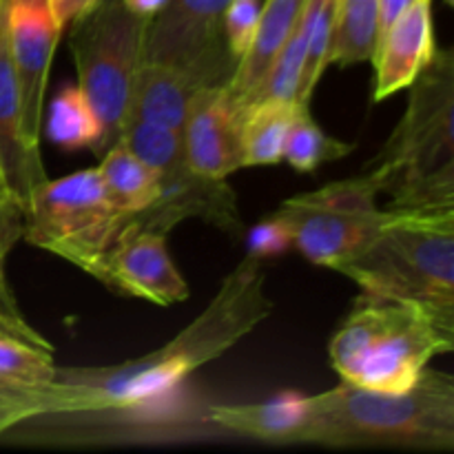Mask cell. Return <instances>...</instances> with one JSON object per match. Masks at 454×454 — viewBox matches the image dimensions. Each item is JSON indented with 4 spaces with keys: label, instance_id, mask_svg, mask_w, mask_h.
Segmentation results:
<instances>
[{
    "label": "cell",
    "instance_id": "cell-1",
    "mask_svg": "<svg viewBox=\"0 0 454 454\" xmlns=\"http://www.w3.org/2000/svg\"><path fill=\"white\" fill-rule=\"evenodd\" d=\"M273 310L260 257L247 253L211 304L162 348L115 366L58 368V381L78 393V412L133 408L160 397L233 348Z\"/></svg>",
    "mask_w": 454,
    "mask_h": 454
},
{
    "label": "cell",
    "instance_id": "cell-2",
    "mask_svg": "<svg viewBox=\"0 0 454 454\" xmlns=\"http://www.w3.org/2000/svg\"><path fill=\"white\" fill-rule=\"evenodd\" d=\"M304 443L326 448H402L454 450V377L426 368L399 393L341 381L309 397Z\"/></svg>",
    "mask_w": 454,
    "mask_h": 454
},
{
    "label": "cell",
    "instance_id": "cell-3",
    "mask_svg": "<svg viewBox=\"0 0 454 454\" xmlns=\"http://www.w3.org/2000/svg\"><path fill=\"white\" fill-rule=\"evenodd\" d=\"M403 118L372 173L388 211H454V53L437 49L411 84Z\"/></svg>",
    "mask_w": 454,
    "mask_h": 454
},
{
    "label": "cell",
    "instance_id": "cell-4",
    "mask_svg": "<svg viewBox=\"0 0 454 454\" xmlns=\"http://www.w3.org/2000/svg\"><path fill=\"white\" fill-rule=\"evenodd\" d=\"M375 238L337 273L362 295L406 301L454 335V211H388Z\"/></svg>",
    "mask_w": 454,
    "mask_h": 454
},
{
    "label": "cell",
    "instance_id": "cell-5",
    "mask_svg": "<svg viewBox=\"0 0 454 454\" xmlns=\"http://www.w3.org/2000/svg\"><path fill=\"white\" fill-rule=\"evenodd\" d=\"M452 348L454 335L417 306L362 295L333 335L328 357L341 381L399 393Z\"/></svg>",
    "mask_w": 454,
    "mask_h": 454
},
{
    "label": "cell",
    "instance_id": "cell-6",
    "mask_svg": "<svg viewBox=\"0 0 454 454\" xmlns=\"http://www.w3.org/2000/svg\"><path fill=\"white\" fill-rule=\"evenodd\" d=\"M149 18L129 12L122 0H100L87 16L75 20L69 47L78 69L80 91L100 122V158L118 142L129 115L133 78L145 60Z\"/></svg>",
    "mask_w": 454,
    "mask_h": 454
},
{
    "label": "cell",
    "instance_id": "cell-7",
    "mask_svg": "<svg viewBox=\"0 0 454 454\" xmlns=\"http://www.w3.org/2000/svg\"><path fill=\"white\" fill-rule=\"evenodd\" d=\"M127 220L106 198L98 167L80 168L58 180L47 177L34 191L22 239L96 278Z\"/></svg>",
    "mask_w": 454,
    "mask_h": 454
},
{
    "label": "cell",
    "instance_id": "cell-8",
    "mask_svg": "<svg viewBox=\"0 0 454 454\" xmlns=\"http://www.w3.org/2000/svg\"><path fill=\"white\" fill-rule=\"evenodd\" d=\"M120 142L145 160L160 182V198L149 211L129 217V224L168 233L186 217H200L229 235L244 231L238 198L226 180H211L191 168L180 133L145 120H127Z\"/></svg>",
    "mask_w": 454,
    "mask_h": 454
},
{
    "label": "cell",
    "instance_id": "cell-9",
    "mask_svg": "<svg viewBox=\"0 0 454 454\" xmlns=\"http://www.w3.org/2000/svg\"><path fill=\"white\" fill-rule=\"evenodd\" d=\"M380 184L364 171L350 180L331 182L295 195L273 213L291 231L293 247L315 266L340 270L353 260L388 220L380 207Z\"/></svg>",
    "mask_w": 454,
    "mask_h": 454
},
{
    "label": "cell",
    "instance_id": "cell-10",
    "mask_svg": "<svg viewBox=\"0 0 454 454\" xmlns=\"http://www.w3.org/2000/svg\"><path fill=\"white\" fill-rule=\"evenodd\" d=\"M231 0H168L151 18L145 60L184 67H211L231 80L235 60L224 43L222 18Z\"/></svg>",
    "mask_w": 454,
    "mask_h": 454
},
{
    "label": "cell",
    "instance_id": "cell-11",
    "mask_svg": "<svg viewBox=\"0 0 454 454\" xmlns=\"http://www.w3.org/2000/svg\"><path fill=\"white\" fill-rule=\"evenodd\" d=\"M7 43L20 96L22 131L34 149H40L44 122V91L56 44L62 29L53 20L47 0H7L4 3Z\"/></svg>",
    "mask_w": 454,
    "mask_h": 454
},
{
    "label": "cell",
    "instance_id": "cell-12",
    "mask_svg": "<svg viewBox=\"0 0 454 454\" xmlns=\"http://www.w3.org/2000/svg\"><path fill=\"white\" fill-rule=\"evenodd\" d=\"M120 295L171 306L189 297V284L167 251V233L124 224L114 247L102 257L96 275Z\"/></svg>",
    "mask_w": 454,
    "mask_h": 454
},
{
    "label": "cell",
    "instance_id": "cell-13",
    "mask_svg": "<svg viewBox=\"0 0 454 454\" xmlns=\"http://www.w3.org/2000/svg\"><path fill=\"white\" fill-rule=\"evenodd\" d=\"M182 149L195 173L211 180H226L244 168L239 111L226 84H211L195 93L182 124Z\"/></svg>",
    "mask_w": 454,
    "mask_h": 454
},
{
    "label": "cell",
    "instance_id": "cell-14",
    "mask_svg": "<svg viewBox=\"0 0 454 454\" xmlns=\"http://www.w3.org/2000/svg\"><path fill=\"white\" fill-rule=\"evenodd\" d=\"M4 3L7 0H3L0 7V177L4 193L27 211L34 191L47 180V168L40 149H34L22 131L20 96L9 56Z\"/></svg>",
    "mask_w": 454,
    "mask_h": 454
},
{
    "label": "cell",
    "instance_id": "cell-15",
    "mask_svg": "<svg viewBox=\"0 0 454 454\" xmlns=\"http://www.w3.org/2000/svg\"><path fill=\"white\" fill-rule=\"evenodd\" d=\"M437 51L433 27V0H412L388 29L380 35L372 65H375V98L386 100L408 89L426 69Z\"/></svg>",
    "mask_w": 454,
    "mask_h": 454
},
{
    "label": "cell",
    "instance_id": "cell-16",
    "mask_svg": "<svg viewBox=\"0 0 454 454\" xmlns=\"http://www.w3.org/2000/svg\"><path fill=\"white\" fill-rule=\"evenodd\" d=\"M226 82L229 78L211 67L142 60L133 78L127 120H145L180 133L195 93L211 84Z\"/></svg>",
    "mask_w": 454,
    "mask_h": 454
},
{
    "label": "cell",
    "instance_id": "cell-17",
    "mask_svg": "<svg viewBox=\"0 0 454 454\" xmlns=\"http://www.w3.org/2000/svg\"><path fill=\"white\" fill-rule=\"evenodd\" d=\"M208 419L242 437L279 443V446H295L304 443L310 406L306 395L282 393L269 402L211 406Z\"/></svg>",
    "mask_w": 454,
    "mask_h": 454
},
{
    "label": "cell",
    "instance_id": "cell-18",
    "mask_svg": "<svg viewBox=\"0 0 454 454\" xmlns=\"http://www.w3.org/2000/svg\"><path fill=\"white\" fill-rule=\"evenodd\" d=\"M304 4L306 0H264L262 3L260 22H257L251 47L239 58L233 75L226 82V91L238 111L264 78L286 40L291 38L301 12H304Z\"/></svg>",
    "mask_w": 454,
    "mask_h": 454
},
{
    "label": "cell",
    "instance_id": "cell-19",
    "mask_svg": "<svg viewBox=\"0 0 454 454\" xmlns=\"http://www.w3.org/2000/svg\"><path fill=\"white\" fill-rule=\"evenodd\" d=\"M98 173L105 184L106 198L124 217L145 213L158 202V173L137 158L124 142H114L100 155Z\"/></svg>",
    "mask_w": 454,
    "mask_h": 454
},
{
    "label": "cell",
    "instance_id": "cell-20",
    "mask_svg": "<svg viewBox=\"0 0 454 454\" xmlns=\"http://www.w3.org/2000/svg\"><path fill=\"white\" fill-rule=\"evenodd\" d=\"M297 102L266 100L239 111L244 168L269 167L284 160L288 129L295 118Z\"/></svg>",
    "mask_w": 454,
    "mask_h": 454
},
{
    "label": "cell",
    "instance_id": "cell-21",
    "mask_svg": "<svg viewBox=\"0 0 454 454\" xmlns=\"http://www.w3.org/2000/svg\"><path fill=\"white\" fill-rule=\"evenodd\" d=\"M53 346L43 335H27L0 322V380L27 388L56 384Z\"/></svg>",
    "mask_w": 454,
    "mask_h": 454
},
{
    "label": "cell",
    "instance_id": "cell-22",
    "mask_svg": "<svg viewBox=\"0 0 454 454\" xmlns=\"http://www.w3.org/2000/svg\"><path fill=\"white\" fill-rule=\"evenodd\" d=\"M380 43V0H337L328 65L371 62Z\"/></svg>",
    "mask_w": 454,
    "mask_h": 454
},
{
    "label": "cell",
    "instance_id": "cell-23",
    "mask_svg": "<svg viewBox=\"0 0 454 454\" xmlns=\"http://www.w3.org/2000/svg\"><path fill=\"white\" fill-rule=\"evenodd\" d=\"M78 393L69 384H56L47 388H27L0 380V434L35 417L75 415Z\"/></svg>",
    "mask_w": 454,
    "mask_h": 454
},
{
    "label": "cell",
    "instance_id": "cell-24",
    "mask_svg": "<svg viewBox=\"0 0 454 454\" xmlns=\"http://www.w3.org/2000/svg\"><path fill=\"white\" fill-rule=\"evenodd\" d=\"M47 136L60 149H96L100 142V122L80 87H65L49 105Z\"/></svg>",
    "mask_w": 454,
    "mask_h": 454
},
{
    "label": "cell",
    "instance_id": "cell-25",
    "mask_svg": "<svg viewBox=\"0 0 454 454\" xmlns=\"http://www.w3.org/2000/svg\"><path fill=\"white\" fill-rule=\"evenodd\" d=\"M355 146L344 140L328 136L310 115V105H297L295 118L288 129L286 145H284V160L300 173L317 171L322 164L341 160Z\"/></svg>",
    "mask_w": 454,
    "mask_h": 454
},
{
    "label": "cell",
    "instance_id": "cell-26",
    "mask_svg": "<svg viewBox=\"0 0 454 454\" xmlns=\"http://www.w3.org/2000/svg\"><path fill=\"white\" fill-rule=\"evenodd\" d=\"M335 3L337 0H306L304 27H306V53L301 67L300 87H297V105H310L319 78L328 67V51L333 43V27H335Z\"/></svg>",
    "mask_w": 454,
    "mask_h": 454
},
{
    "label": "cell",
    "instance_id": "cell-27",
    "mask_svg": "<svg viewBox=\"0 0 454 454\" xmlns=\"http://www.w3.org/2000/svg\"><path fill=\"white\" fill-rule=\"evenodd\" d=\"M262 0H231L224 9L222 18V31H224V43L229 47L231 56L235 60L247 53L251 47L253 35H255L257 22H260Z\"/></svg>",
    "mask_w": 454,
    "mask_h": 454
},
{
    "label": "cell",
    "instance_id": "cell-28",
    "mask_svg": "<svg viewBox=\"0 0 454 454\" xmlns=\"http://www.w3.org/2000/svg\"><path fill=\"white\" fill-rule=\"evenodd\" d=\"M293 247L291 231L286 229L279 217L269 215L266 220L257 222L248 233V253L260 260L266 257H278Z\"/></svg>",
    "mask_w": 454,
    "mask_h": 454
},
{
    "label": "cell",
    "instance_id": "cell-29",
    "mask_svg": "<svg viewBox=\"0 0 454 454\" xmlns=\"http://www.w3.org/2000/svg\"><path fill=\"white\" fill-rule=\"evenodd\" d=\"M25 238V211L7 193H0V260Z\"/></svg>",
    "mask_w": 454,
    "mask_h": 454
},
{
    "label": "cell",
    "instance_id": "cell-30",
    "mask_svg": "<svg viewBox=\"0 0 454 454\" xmlns=\"http://www.w3.org/2000/svg\"><path fill=\"white\" fill-rule=\"evenodd\" d=\"M0 322L9 324L16 331L27 333V335H40L34 326L25 319L20 306H18L16 297H13L12 286L7 282V275H4V262L0 260Z\"/></svg>",
    "mask_w": 454,
    "mask_h": 454
},
{
    "label": "cell",
    "instance_id": "cell-31",
    "mask_svg": "<svg viewBox=\"0 0 454 454\" xmlns=\"http://www.w3.org/2000/svg\"><path fill=\"white\" fill-rule=\"evenodd\" d=\"M100 0H47V7L51 12L53 20L62 31L74 25L82 16H87Z\"/></svg>",
    "mask_w": 454,
    "mask_h": 454
},
{
    "label": "cell",
    "instance_id": "cell-32",
    "mask_svg": "<svg viewBox=\"0 0 454 454\" xmlns=\"http://www.w3.org/2000/svg\"><path fill=\"white\" fill-rule=\"evenodd\" d=\"M168 0H122L124 7L131 13L140 18H155L164 7H167Z\"/></svg>",
    "mask_w": 454,
    "mask_h": 454
},
{
    "label": "cell",
    "instance_id": "cell-33",
    "mask_svg": "<svg viewBox=\"0 0 454 454\" xmlns=\"http://www.w3.org/2000/svg\"><path fill=\"white\" fill-rule=\"evenodd\" d=\"M411 3L412 0H380V35Z\"/></svg>",
    "mask_w": 454,
    "mask_h": 454
},
{
    "label": "cell",
    "instance_id": "cell-34",
    "mask_svg": "<svg viewBox=\"0 0 454 454\" xmlns=\"http://www.w3.org/2000/svg\"><path fill=\"white\" fill-rule=\"evenodd\" d=\"M0 193H4V186H3V177H0Z\"/></svg>",
    "mask_w": 454,
    "mask_h": 454
},
{
    "label": "cell",
    "instance_id": "cell-35",
    "mask_svg": "<svg viewBox=\"0 0 454 454\" xmlns=\"http://www.w3.org/2000/svg\"><path fill=\"white\" fill-rule=\"evenodd\" d=\"M446 3H448V4H454V0H446Z\"/></svg>",
    "mask_w": 454,
    "mask_h": 454
},
{
    "label": "cell",
    "instance_id": "cell-36",
    "mask_svg": "<svg viewBox=\"0 0 454 454\" xmlns=\"http://www.w3.org/2000/svg\"><path fill=\"white\" fill-rule=\"evenodd\" d=\"M0 7H3V3H0Z\"/></svg>",
    "mask_w": 454,
    "mask_h": 454
},
{
    "label": "cell",
    "instance_id": "cell-37",
    "mask_svg": "<svg viewBox=\"0 0 454 454\" xmlns=\"http://www.w3.org/2000/svg\"><path fill=\"white\" fill-rule=\"evenodd\" d=\"M0 3H3V0H0Z\"/></svg>",
    "mask_w": 454,
    "mask_h": 454
}]
</instances>
